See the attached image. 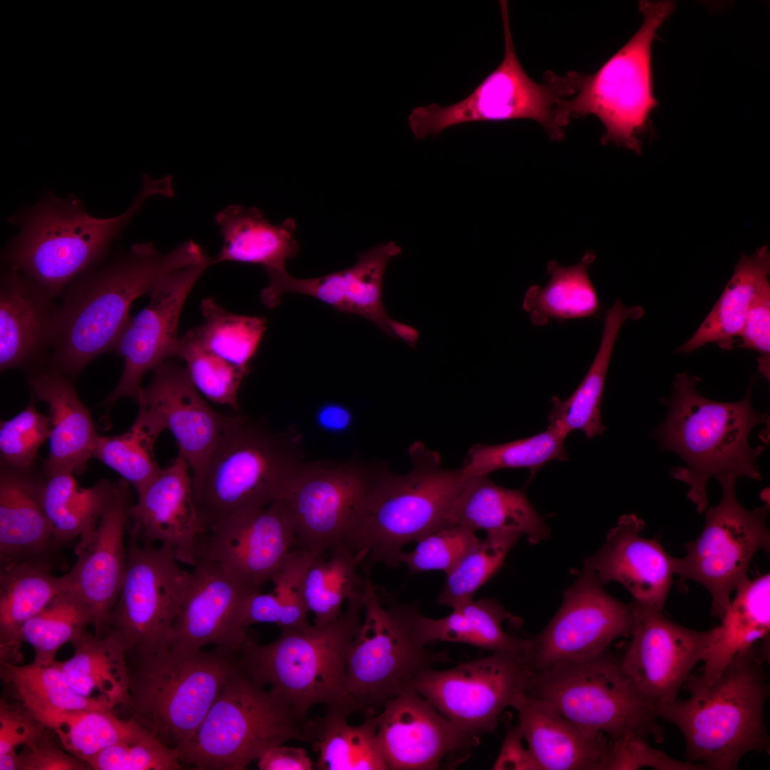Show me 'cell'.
<instances>
[{
	"label": "cell",
	"instance_id": "cell-22",
	"mask_svg": "<svg viewBox=\"0 0 770 770\" xmlns=\"http://www.w3.org/2000/svg\"><path fill=\"white\" fill-rule=\"evenodd\" d=\"M294 545L292 525L277 499L262 509L228 518L201 535L197 559L217 564L251 591L260 592Z\"/></svg>",
	"mask_w": 770,
	"mask_h": 770
},
{
	"label": "cell",
	"instance_id": "cell-39",
	"mask_svg": "<svg viewBox=\"0 0 770 770\" xmlns=\"http://www.w3.org/2000/svg\"><path fill=\"white\" fill-rule=\"evenodd\" d=\"M349 716L327 709L324 715L307 719L302 741L317 755L314 769L319 770H388L377 738L376 715L364 717L351 726Z\"/></svg>",
	"mask_w": 770,
	"mask_h": 770
},
{
	"label": "cell",
	"instance_id": "cell-59",
	"mask_svg": "<svg viewBox=\"0 0 770 770\" xmlns=\"http://www.w3.org/2000/svg\"><path fill=\"white\" fill-rule=\"evenodd\" d=\"M48 730L19 753V770H88V765L57 744Z\"/></svg>",
	"mask_w": 770,
	"mask_h": 770
},
{
	"label": "cell",
	"instance_id": "cell-60",
	"mask_svg": "<svg viewBox=\"0 0 770 770\" xmlns=\"http://www.w3.org/2000/svg\"><path fill=\"white\" fill-rule=\"evenodd\" d=\"M48 730L21 704L14 708L0 702V754L28 745Z\"/></svg>",
	"mask_w": 770,
	"mask_h": 770
},
{
	"label": "cell",
	"instance_id": "cell-33",
	"mask_svg": "<svg viewBox=\"0 0 770 770\" xmlns=\"http://www.w3.org/2000/svg\"><path fill=\"white\" fill-rule=\"evenodd\" d=\"M451 525L486 533L515 532L532 544L550 533L523 489L500 486L488 475L470 477L448 515L445 525Z\"/></svg>",
	"mask_w": 770,
	"mask_h": 770
},
{
	"label": "cell",
	"instance_id": "cell-63",
	"mask_svg": "<svg viewBox=\"0 0 770 770\" xmlns=\"http://www.w3.org/2000/svg\"><path fill=\"white\" fill-rule=\"evenodd\" d=\"M316 421L319 427L327 432L341 433L351 426L353 414L346 406L329 402L319 407L316 414Z\"/></svg>",
	"mask_w": 770,
	"mask_h": 770
},
{
	"label": "cell",
	"instance_id": "cell-4",
	"mask_svg": "<svg viewBox=\"0 0 770 770\" xmlns=\"http://www.w3.org/2000/svg\"><path fill=\"white\" fill-rule=\"evenodd\" d=\"M411 469L392 471L381 463L363 508L342 543L368 565H400L403 548L445 525L470 476L463 466H443L438 453L416 441L409 448Z\"/></svg>",
	"mask_w": 770,
	"mask_h": 770
},
{
	"label": "cell",
	"instance_id": "cell-10",
	"mask_svg": "<svg viewBox=\"0 0 770 770\" xmlns=\"http://www.w3.org/2000/svg\"><path fill=\"white\" fill-rule=\"evenodd\" d=\"M302 721L282 699L238 665L205 717L180 749L182 765L197 770H245L270 748L303 740Z\"/></svg>",
	"mask_w": 770,
	"mask_h": 770
},
{
	"label": "cell",
	"instance_id": "cell-25",
	"mask_svg": "<svg viewBox=\"0 0 770 770\" xmlns=\"http://www.w3.org/2000/svg\"><path fill=\"white\" fill-rule=\"evenodd\" d=\"M130 486L123 478L117 481L115 493L96 530L79 540L75 549L76 561L64 575L68 589L89 609L97 637L108 632L109 616L126 573L127 526L133 504Z\"/></svg>",
	"mask_w": 770,
	"mask_h": 770
},
{
	"label": "cell",
	"instance_id": "cell-3",
	"mask_svg": "<svg viewBox=\"0 0 770 770\" xmlns=\"http://www.w3.org/2000/svg\"><path fill=\"white\" fill-rule=\"evenodd\" d=\"M701 379L687 371L676 375L669 411L656 428L659 450L677 453L685 466L670 469L672 478L689 486L687 498L702 513L708 506L707 486L709 479L731 473L761 480L758 458L764 446L749 444L752 429L769 424L766 412L751 406V386L736 402L707 399L697 390Z\"/></svg>",
	"mask_w": 770,
	"mask_h": 770
},
{
	"label": "cell",
	"instance_id": "cell-57",
	"mask_svg": "<svg viewBox=\"0 0 770 770\" xmlns=\"http://www.w3.org/2000/svg\"><path fill=\"white\" fill-rule=\"evenodd\" d=\"M644 767L657 770H707L701 764L675 759L652 747L645 738L635 732L610 739L602 770H632Z\"/></svg>",
	"mask_w": 770,
	"mask_h": 770
},
{
	"label": "cell",
	"instance_id": "cell-21",
	"mask_svg": "<svg viewBox=\"0 0 770 770\" xmlns=\"http://www.w3.org/2000/svg\"><path fill=\"white\" fill-rule=\"evenodd\" d=\"M212 259L169 272L155 283L150 302L131 317L112 351L123 358L124 366L117 386L103 402L108 410L121 397L138 402L145 373L168 359L180 358V312Z\"/></svg>",
	"mask_w": 770,
	"mask_h": 770
},
{
	"label": "cell",
	"instance_id": "cell-54",
	"mask_svg": "<svg viewBox=\"0 0 770 770\" xmlns=\"http://www.w3.org/2000/svg\"><path fill=\"white\" fill-rule=\"evenodd\" d=\"M51 433L48 416L35 407L34 395L26 407L0 426L1 463L19 471H29L41 446L49 440Z\"/></svg>",
	"mask_w": 770,
	"mask_h": 770
},
{
	"label": "cell",
	"instance_id": "cell-41",
	"mask_svg": "<svg viewBox=\"0 0 770 770\" xmlns=\"http://www.w3.org/2000/svg\"><path fill=\"white\" fill-rule=\"evenodd\" d=\"M42 476V504L58 545L91 535L115 493L117 482L101 479L81 488L71 471H43Z\"/></svg>",
	"mask_w": 770,
	"mask_h": 770
},
{
	"label": "cell",
	"instance_id": "cell-14",
	"mask_svg": "<svg viewBox=\"0 0 770 770\" xmlns=\"http://www.w3.org/2000/svg\"><path fill=\"white\" fill-rule=\"evenodd\" d=\"M126 546V573L108 632L123 642L128 657H140L168 647L192 573L180 566L170 548L142 539L129 522Z\"/></svg>",
	"mask_w": 770,
	"mask_h": 770
},
{
	"label": "cell",
	"instance_id": "cell-24",
	"mask_svg": "<svg viewBox=\"0 0 770 770\" xmlns=\"http://www.w3.org/2000/svg\"><path fill=\"white\" fill-rule=\"evenodd\" d=\"M173 622L168 647L200 650L207 645L237 652L249 636L245 606L252 592L217 564L197 559Z\"/></svg>",
	"mask_w": 770,
	"mask_h": 770
},
{
	"label": "cell",
	"instance_id": "cell-13",
	"mask_svg": "<svg viewBox=\"0 0 770 770\" xmlns=\"http://www.w3.org/2000/svg\"><path fill=\"white\" fill-rule=\"evenodd\" d=\"M526 694L550 702L583 731L617 739L628 732L664 740L657 713L639 695L609 652L532 671Z\"/></svg>",
	"mask_w": 770,
	"mask_h": 770
},
{
	"label": "cell",
	"instance_id": "cell-32",
	"mask_svg": "<svg viewBox=\"0 0 770 770\" xmlns=\"http://www.w3.org/2000/svg\"><path fill=\"white\" fill-rule=\"evenodd\" d=\"M34 469V468H33ZM1 463L0 565L51 560L58 545L42 500V475Z\"/></svg>",
	"mask_w": 770,
	"mask_h": 770
},
{
	"label": "cell",
	"instance_id": "cell-12",
	"mask_svg": "<svg viewBox=\"0 0 770 770\" xmlns=\"http://www.w3.org/2000/svg\"><path fill=\"white\" fill-rule=\"evenodd\" d=\"M504 30V56L498 65L466 98L448 106L431 103L415 108L409 116L417 140L436 136L448 127L478 121L531 119L539 123L551 138L561 140L567 125L560 114L565 96L578 91V73L560 76L545 73L541 83L525 71L516 56L506 1H500Z\"/></svg>",
	"mask_w": 770,
	"mask_h": 770
},
{
	"label": "cell",
	"instance_id": "cell-58",
	"mask_svg": "<svg viewBox=\"0 0 770 770\" xmlns=\"http://www.w3.org/2000/svg\"><path fill=\"white\" fill-rule=\"evenodd\" d=\"M770 284L765 282L755 294L739 334L740 346L759 352L758 368L769 381Z\"/></svg>",
	"mask_w": 770,
	"mask_h": 770
},
{
	"label": "cell",
	"instance_id": "cell-52",
	"mask_svg": "<svg viewBox=\"0 0 770 770\" xmlns=\"http://www.w3.org/2000/svg\"><path fill=\"white\" fill-rule=\"evenodd\" d=\"M180 359L185 361L191 381L205 397L239 409L237 392L251 369L237 366L212 352L192 329L180 339Z\"/></svg>",
	"mask_w": 770,
	"mask_h": 770
},
{
	"label": "cell",
	"instance_id": "cell-35",
	"mask_svg": "<svg viewBox=\"0 0 770 770\" xmlns=\"http://www.w3.org/2000/svg\"><path fill=\"white\" fill-rule=\"evenodd\" d=\"M720 620V625L709 629L701 657L700 675L708 683L714 682L738 654L769 640V573L740 585Z\"/></svg>",
	"mask_w": 770,
	"mask_h": 770
},
{
	"label": "cell",
	"instance_id": "cell-50",
	"mask_svg": "<svg viewBox=\"0 0 770 770\" xmlns=\"http://www.w3.org/2000/svg\"><path fill=\"white\" fill-rule=\"evenodd\" d=\"M523 535L515 532L486 533L446 574L439 605L452 609L473 599L476 591L499 570L508 553Z\"/></svg>",
	"mask_w": 770,
	"mask_h": 770
},
{
	"label": "cell",
	"instance_id": "cell-19",
	"mask_svg": "<svg viewBox=\"0 0 770 770\" xmlns=\"http://www.w3.org/2000/svg\"><path fill=\"white\" fill-rule=\"evenodd\" d=\"M630 605V640L619 659L620 666L642 699L657 713L678 698L685 679L701 661L710 630L685 627L668 619L663 611L634 600Z\"/></svg>",
	"mask_w": 770,
	"mask_h": 770
},
{
	"label": "cell",
	"instance_id": "cell-5",
	"mask_svg": "<svg viewBox=\"0 0 770 770\" xmlns=\"http://www.w3.org/2000/svg\"><path fill=\"white\" fill-rule=\"evenodd\" d=\"M346 601L345 611L332 622L281 629L277 640L265 645L249 635L236 652L244 672L270 686L303 722L317 704L348 716L358 712L346 687V669L350 644L362 623L363 589Z\"/></svg>",
	"mask_w": 770,
	"mask_h": 770
},
{
	"label": "cell",
	"instance_id": "cell-16",
	"mask_svg": "<svg viewBox=\"0 0 770 770\" xmlns=\"http://www.w3.org/2000/svg\"><path fill=\"white\" fill-rule=\"evenodd\" d=\"M381 461L353 456L307 461L278 500L299 549L319 555L341 545L359 516Z\"/></svg>",
	"mask_w": 770,
	"mask_h": 770
},
{
	"label": "cell",
	"instance_id": "cell-45",
	"mask_svg": "<svg viewBox=\"0 0 770 770\" xmlns=\"http://www.w3.org/2000/svg\"><path fill=\"white\" fill-rule=\"evenodd\" d=\"M31 714L57 736L65 750L83 761L113 745L133 739L147 732L133 720L121 719L111 710L43 711Z\"/></svg>",
	"mask_w": 770,
	"mask_h": 770
},
{
	"label": "cell",
	"instance_id": "cell-30",
	"mask_svg": "<svg viewBox=\"0 0 770 770\" xmlns=\"http://www.w3.org/2000/svg\"><path fill=\"white\" fill-rule=\"evenodd\" d=\"M511 707L538 770H602L607 736L583 731L550 702L525 692Z\"/></svg>",
	"mask_w": 770,
	"mask_h": 770
},
{
	"label": "cell",
	"instance_id": "cell-53",
	"mask_svg": "<svg viewBox=\"0 0 770 770\" xmlns=\"http://www.w3.org/2000/svg\"><path fill=\"white\" fill-rule=\"evenodd\" d=\"M476 532L461 525H445L418 540L409 552L399 556L411 573L442 570L446 574L479 541Z\"/></svg>",
	"mask_w": 770,
	"mask_h": 770
},
{
	"label": "cell",
	"instance_id": "cell-42",
	"mask_svg": "<svg viewBox=\"0 0 770 770\" xmlns=\"http://www.w3.org/2000/svg\"><path fill=\"white\" fill-rule=\"evenodd\" d=\"M514 620L496 600L491 597L471 600L448 615L431 619L418 615L419 637L426 645L435 642L464 643L491 652L530 648V639L511 635L503 622Z\"/></svg>",
	"mask_w": 770,
	"mask_h": 770
},
{
	"label": "cell",
	"instance_id": "cell-17",
	"mask_svg": "<svg viewBox=\"0 0 770 770\" xmlns=\"http://www.w3.org/2000/svg\"><path fill=\"white\" fill-rule=\"evenodd\" d=\"M530 650L496 651L448 669H429L415 689L443 716L481 736L495 729L502 712L526 693Z\"/></svg>",
	"mask_w": 770,
	"mask_h": 770
},
{
	"label": "cell",
	"instance_id": "cell-61",
	"mask_svg": "<svg viewBox=\"0 0 770 770\" xmlns=\"http://www.w3.org/2000/svg\"><path fill=\"white\" fill-rule=\"evenodd\" d=\"M518 727L509 726L493 769L538 770Z\"/></svg>",
	"mask_w": 770,
	"mask_h": 770
},
{
	"label": "cell",
	"instance_id": "cell-64",
	"mask_svg": "<svg viewBox=\"0 0 770 770\" xmlns=\"http://www.w3.org/2000/svg\"><path fill=\"white\" fill-rule=\"evenodd\" d=\"M20 759L16 749L0 754V770H19Z\"/></svg>",
	"mask_w": 770,
	"mask_h": 770
},
{
	"label": "cell",
	"instance_id": "cell-37",
	"mask_svg": "<svg viewBox=\"0 0 770 770\" xmlns=\"http://www.w3.org/2000/svg\"><path fill=\"white\" fill-rule=\"evenodd\" d=\"M53 566L49 560L13 562L1 566V662H20L21 627L68 589L65 575H54Z\"/></svg>",
	"mask_w": 770,
	"mask_h": 770
},
{
	"label": "cell",
	"instance_id": "cell-27",
	"mask_svg": "<svg viewBox=\"0 0 770 770\" xmlns=\"http://www.w3.org/2000/svg\"><path fill=\"white\" fill-rule=\"evenodd\" d=\"M137 496L128 515L140 537L170 548L179 563L194 567L203 530L183 453L179 451Z\"/></svg>",
	"mask_w": 770,
	"mask_h": 770
},
{
	"label": "cell",
	"instance_id": "cell-40",
	"mask_svg": "<svg viewBox=\"0 0 770 770\" xmlns=\"http://www.w3.org/2000/svg\"><path fill=\"white\" fill-rule=\"evenodd\" d=\"M769 272L768 246L761 247L750 256L742 255L709 314L676 352L690 353L708 343L717 344L725 350L732 349L755 294L769 281Z\"/></svg>",
	"mask_w": 770,
	"mask_h": 770
},
{
	"label": "cell",
	"instance_id": "cell-56",
	"mask_svg": "<svg viewBox=\"0 0 770 770\" xmlns=\"http://www.w3.org/2000/svg\"><path fill=\"white\" fill-rule=\"evenodd\" d=\"M315 555L300 549L292 550L270 580L274 585L272 592L283 611L280 629H303L311 625L307 618L309 612L302 595V582Z\"/></svg>",
	"mask_w": 770,
	"mask_h": 770
},
{
	"label": "cell",
	"instance_id": "cell-44",
	"mask_svg": "<svg viewBox=\"0 0 770 770\" xmlns=\"http://www.w3.org/2000/svg\"><path fill=\"white\" fill-rule=\"evenodd\" d=\"M317 555L307 566L302 582V595L314 625H323L342 613L345 600L363 589L364 576L357 573L364 563L361 553H354L342 544Z\"/></svg>",
	"mask_w": 770,
	"mask_h": 770
},
{
	"label": "cell",
	"instance_id": "cell-8",
	"mask_svg": "<svg viewBox=\"0 0 770 770\" xmlns=\"http://www.w3.org/2000/svg\"><path fill=\"white\" fill-rule=\"evenodd\" d=\"M364 568V620L347 654L346 687L358 712L378 714L390 699L415 689L419 677L435 665L451 662L445 651L428 649L416 625V603L401 602L374 584Z\"/></svg>",
	"mask_w": 770,
	"mask_h": 770
},
{
	"label": "cell",
	"instance_id": "cell-34",
	"mask_svg": "<svg viewBox=\"0 0 770 770\" xmlns=\"http://www.w3.org/2000/svg\"><path fill=\"white\" fill-rule=\"evenodd\" d=\"M215 220L223 245L212 265L224 261L260 265L269 275L286 270V261L299 252L292 217L274 225L257 207L231 205L218 212Z\"/></svg>",
	"mask_w": 770,
	"mask_h": 770
},
{
	"label": "cell",
	"instance_id": "cell-18",
	"mask_svg": "<svg viewBox=\"0 0 770 770\" xmlns=\"http://www.w3.org/2000/svg\"><path fill=\"white\" fill-rule=\"evenodd\" d=\"M602 587L595 573L585 565L565 591L554 617L539 635L530 638L532 671L600 654L614 640L630 636L631 605L610 596Z\"/></svg>",
	"mask_w": 770,
	"mask_h": 770
},
{
	"label": "cell",
	"instance_id": "cell-43",
	"mask_svg": "<svg viewBox=\"0 0 770 770\" xmlns=\"http://www.w3.org/2000/svg\"><path fill=\"white\" fill-rule=\"evenodd\" d=\"M595 259V253L587 250L571 266L560 265L555 260L548 262L549 281L543 287L530 286L523 301V308L534 326H545L551 320L563 323L594 317L602 312L589 275V268Z\"/></svg>",
	"mask_w": 770,
	"mask_h": 770
},
{
	"label": "cell",
	"instance_id": "cell-47",
	"mask_svg": "<svg viewBox=\"0 0 770 770\" xmlns=\"http://www.w3.org/2000/svg\"><path fill=\"white\" fill-rule=\"evenodd\" d=\"M91 625L93 618L87 605L67 589L23 625L19 640L34 648V662L47 664L55 661L57 652L64 644L72 643Z\"/></svg>",
	"mask_w": 770,
	"mask_h": 770
},
{
	"label": "cell",
	"instance_id": "cell-15",
	"mask_svg": "<svg viewBox=\"0 0 770 770\" xmlns=\"http://www.w3.org/2000/svg\"><path fill=\"white\" fill-rule=\"evenodd\" d=\"M737 477L727 473L717 480L722 488L719 504L705 510V523L699 536L685 545L686 555L675 558L680 579L702 584L712 596V615L721 620L733 592L749 578L754 555L770 548L767 527L769 503L752 510L744 508L735 492Z\"/></svg>",
	"mask_w": 770,
	"mask_h": 770
},
{
	"label": "cell",
	"instance_id": "cell-28",
	"mask_svg": "<svg viewBox=\"0 0 770 770\" xmlns=\"http://www.w3.org/2000/svg\"><path fill=\"white\" fill-rule=\"evenodd\" d=\"M645 523L634 513L621 515L600 550L585 562L600 582L622 585L633 600L663 611L675 574V558L658 538L640 535Z\"/></svg>",
	"mask_w": 770,
	"mask_h": 770
},
{
	"label": "cell",
	"instance_id": "cell-7",
	"mask_svg": "<svg viewBox=\"0 0 770 770\" xmlns=\"http://www.w3.org/2000/svg\"><path fill=\"white\" fill-rule=\"evenodd\" d=\"M307 462L295 425L277 431L262 419L235 415L192 484L203 533L228 518L269 505Z\"/></svg>",
	"mask_w": 770,
	"mask_h": 770
},
{
	"label": "cell",
	"instance_id": "cell-20",
	"mask_svg": "<svg viewBox=\"0 0 770 770\" xmlns=\"http://www.w3.org/2000/svg\"><path fill=\"white\" fill-rule=\"evenodd\" d=\"M377 738L388 770L451 769L479 744L416 689L388 701L376 714Z\"/></svg>",
	"mask_w": 770,
	"mask_h": 770
},
{
	"label": "cell",
	"instance_id": "cell-49",
	"mask_svg": "<svg viewBox=\"0 0 770 770\" xmlns=\"http://www.w3.org/2000/svg\"><path fill=\"white\" fill-rule=\"evenodd\" d=\"M564 438L548 428L533 436L497 445L476 444L462 466L470 476L489 475L504 468H528L531 475L546 463L568 459Z\"/></svg>",
	"mask_w": 770,
	"mask_h": 770
},
{
	"label": "cell",
	"instance_id": "cell-55",
	"mask_svg": "<svg viewBox=\"0 0 770 770\" xmlns=\"http://www.w3.org/2000/svg\"><path fill=\"white\" fill-rule=\"evenodd\" d=\"M93 770H179L180 752L147 731L113 745L84 761Z\"/></svg>",
	"mask_w": 770,
	"mask_h": 770
},
{
	"label": "cell",
	"instance_id": "cell-1",
	"mask_svg": "<svg viewBox=\"0 0 770 770\" xmlns=\"http://www.w3.org/2000/svg\"><path fill=\"white\" fill-rule=\"evenodd\" d=\"M210 260L192 240L164 254L152 242L135 243L105 266L86 271L59 297L56 339L48 362L70 379L76 376L96 357L113 351L131 319L135 299L150 292L165 274Z\"/></svg>",
	"mask_w": 770,
	"mask_h": 770
},
{
	"label": "cell",
	"instance_id": "cell-36",
	"mask_svg": "<svg viewBox=\"0 0 770 770\" xmlns=\"http://www.w3.org/2000/svg\"><path fill=\"white\" fill-rule=\"evenodd\" d=\"M644 314L642 307H627L620 299L606 310L600 344L582 381L568 399L556 396L550 399L553 407L548 415L549 428L564 439L575 430L583 431L588 438L603 433L605 427L600 419L601 403L616 339L626 321L637 320Z\"/></svg>",
	"mask_w": 770,
	"mask_h": 770
},
{
	"label": "cell",
	"instance_id": "cell-62",
	"mask_svg": "<svg viewBox=\"0 0 770 770\" xmlns=\"http://www.w3.org/2000/svg\"><path fill=\"white\" fill-rule=\"evenodd\" d=\"M257 766L260 770H312L314 763L304 748L280 744L264 752Z\"/></svg>",
	"mask_w": 770,
	"mask_h": 770
},
{
	"label": "cell",
	"instance_id": "cell-51",
	"mask_svg": "<svg viewBox=\"0 0 770 770\" xmlns=\"http://www.w3.org/2000/svg\"><path fill=\"white\" fill-rule=\"evenodd\" d=\"M139 415L124 433L98 436L93 457L119 473L139 493L160 473L153 456L158 436Z\"/></svg>",
	"mask_w": 770,
	"mask_h": 770
},
{
	"label": "cell",
	"instance_id": "cell-6",
	"mask_svg": "<svg viewBox=\"0 0 770 770\" xmlns=\"http://www.w3.org/2000/svg\"><path fill=\"white\" fill-rule=\"evenodd\" d=\"M173 197L172 177L143 175V188L130 207L112 218L89 215L70 195L48 196L21 218V230L3 255L7 270L26 275L53 299L79 276L97 266L111 243L150 196Z\"/></svg>",
	"mask_w": 770,
	"mask_h": 770
},
{
	"label": "cell",
	"instance_id": "cell-29",
	"mask_svg": "<svg viewBox=\"0 0 770 770\" xmlns=\"http://www.w3.org/2000/svg\"><path fill=\"white\" fill-rule=\"evenodd\" d=\"M58 324V304L26 275L9 270L0 285V369L28 372L48 361Z\"/></svg>",
	"mask_w": 770,
	"mask_h": 770
},
{
	"label": "cell",
	"instance_id": "cell-38",
	"mask_svg": "<svg viewBox=\"0 0 770 770\" xmlns=\"http://www.w3.org/2000/svg\"><path fill=\"white\" fill-rule=\"evenodd\" d=\"M73 654L56 661L70 686L80 695L114 709L129 702L127 649L111 632L97 637L85 632L72 643Z\"/></svg>",
	"mask_w": 770,
	"mask_h": 770
},
{
	"label": "cell",
	"instance_id": "cell-2",
	"mask_svg": "<svg viewBox=\"0 0 770 770\" xmlns=\"http://www.w3.org/2000/svg\"><path fill=\"white\" fill-rule=\"evenodd\" d=\"M765 662L759 642L735 656L713 682L690 673L682 686L689 697L659 709L658 716L682 733L687 761L707 770H734L749 752L769 751Z\"/></svg>",
	"mask_w": 770,
	"mask_h": 770
},
{
	"label": "cell",
	"instance_id": "cell-9",
	"mask_svg": "<svg viewBox=\"0 0 770 770\" xmlns=\"http://www.w3.org/2000/svg\"><path fill=\"white\" fill-rule=\"evenodd\" d=\"M129 719L170 748L192 736L236 666V652L215 647L166 648L128 657Z\"/></svg>",
	"mask_w": 770,
	"mask_h": 770
},
{
	"label": "cell",
	"instance_id": "cell-48",
	"mask_svg": "<svg viewBox=\"0 0 770 770\" xmlns=\"http://www.w3.org/2000/svg\"><path fill=\"white\" fill-rule=\"evenodd\" d=\"M200 309L204 321L192 329L200 342L222 359L250 369L266 331V319L229 312L212 298L204 299Z\"/></svg>",
	"mask_w": 770,
	"mask_h": 770
},
{
	"label": "cell",
	"instance_id": "cell-31",
	"mask_svg": "<svg viewBox=\"0 0 770 770\" xmlns=\"http://www.w3.org/2000/svg\"><path fill=\"white\" fill-rule=\"evenodd\" d=\"M28 384L34 395L48 406L51 433L43 471L83 473L98 436L90 411L70 379L48 362L28 372Z\"/></svg>",
	"mask_w": 770,
	"mask_h": 770
},
{
	"label": "cell",
	"instance_id": "cell-11",
	"mask_svg": "<svg viewBox=\"0 0 770 770\" xmlns=\"http://www.w3.org/2000/svg\"><path fill=\"white\" fill-rule=\"evenodd\" d=\"M638 6L644 17L638 31L597 71L580 73L577 92L563 101L560 113L568 123L573 117L595 115L605 128L603 144L612 142L640 153L642 137L650 130V115L657 106L651 46L675 4L641 1Z\"/></svg>",
	"mask_w": 770,
	"mask_h": 770
},
{
	"label": "cell",
	"instance_id": "cell-46",
	"mask_svg": "<svg viewBox=\"0 0 770 770\" xmlns=\"http://www.w3.org/2000/svg\"><path fill=\"white\" fill-rule=\"evenodd\" d=\"M2 682L13 692L20 704L30 712L80 709H115L100 701L78 694L56 664L31 662L20 665L1 662Z\"/></svg>",
	"mask_w": 770,
	"mask_h": 770
},
{
	"label": "cell",
	"instance_id": "cell-23",
	"mask_svg": "<svg viewBox=\"0 0 770 770\" xmlns=\"http://www.w3.org/2000/svg\"><path fill=\"white\" fill-rule=\"evenodd\" d=\"M152 370V380L142 388L137 402L139 411L161 431H170L188 463L193 484L235 415L213 409L198 393L187 369L172 360Z\"/></svg>",
	"mask_w": 770,
	"mask_h": 770
},
{
	"label": "cell",
	"instance_id": "cell-26",
	"mask_svg": "<svg viewBox=\"0 0 770 770\" xmlns=\"http://www.w3.org/2000/svg\"><path fill=\"white\" fill-rule=\"evenodd\" d=\"M401 253L400 246L391 241L361 253L350 267L324 276L299 279L286 270L270 274L261 300L268 308H274L286 293L305 294L337 311L361 316L398 339L404 324L392 319L386 312L382 283L388 263Z\"/></svg>",
	"mask_w": 770,
	"mask_h": 770
}]
</instances>
